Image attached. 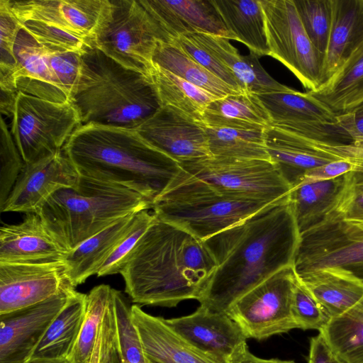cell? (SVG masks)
<instances>
[{
    "label": "cell",
    "instance_id": "41",
    "mask_svg": "<svg viewBox=\"0 0 363 363\" xmlns=\"http://www.w3.org/2000/svg\"><path fill=\"white\" fill-rule=\"evenodd\" d=\"M155 219L156 216L150 209L136 213L128 230L112 250L96 275L104 277L120 273L130 254Z\"/></svg>",
    "mask_w": 363,
    "mask_h": 363
},
{
    "label": "cell",
    "instance_id": "45",
    "mask_svg": "<svg viewBox=\"0 0 363 363\" xmlns=\"http://www.w3.org/2000/svg\"><path fill=\"white\" fill-rule=\"evenodd\" d=\"M173 42L189 57L209 72L233 87L238 92L245 93L242 91L230 69L206 48L196 39L193 33L180 35L173 39Z\"/></svg>",
    "mask_w": 363,
    "mask_h": 363
},
{
    "label": "cell",
    "instance_id": "32",
    "mask_svg": "<svg viewBox=\"0 0 363 363\" xmlns=\"http://www.w3.org/2000/svg\"><path fill=\"white\" fill-rule=\"evenodd\" d=\"M268 112L272 124L282 122L337 123L335 114L309 91H287L256 94Z\"/></svg>",
    "mask_w": 363,
    "mask_h": 363
},
{
    "label": "cell",
    "instance_id": "34",
    "mask_svg": "<svg viewBox=\"0 0 363 363\" xmlns=\"http://www.w3.org/2000/svg\"><path fill=\"white\" fill-rule=\"evenodd\" d=\"M152 65L172 72L218 98L240 94L189 57L173 40L158 44Z\"/></svg>",
    "mask_w": 363,
    "mask_h": 363
},
{
    "label": "cell",
    "instance_id": "13",
    "mask_svg": "<svg viewBox=\"0 0 363 363\" xmlns=\"http://www.w3.org/2000/svg\"><path fill=\"white\" fill-rule=\"evenodd\" d=\"M296 278L293 266L284 268L230 307L227 313L247 338L262 340L297 328L291 308Z\"/></svg>",
    "mask_w": 363,
    "mask_h": 363
},
{
    "label": "cell",
    "instance_id": "14",
    "mask_svg": "<svg viewBox=\"0 0 363 363\" xmlns=\"http://www.w3.org/2000/svg\"><path fill=\"white\" fill-rule=\"evenodd\" d=\"M69 286L62 259L0 262V315L45 301Z\"/></svg>",
    "mask_w": 363,
    "mask_h": 363
},
{
    "label": "cell",
    "instance_id": "12",
    "mask_svg": "<svg viewBox=\"0 0 363 363\" xmlns=\"http://www.w3.org/2000/svg\"><path fill=\"white\" fill-rule=\"evenodd\" d=\"M180 166L219 191L240 197L275 203L289 197L291 190L271 160L208 156Z\"/></svg>",
    "mask_w": 363,
    "mask_h": 363
},
{
    "label": "cell",
    "instance_id": "19",
    "mask_svg": "<svg viewBox=\"0 0 363 363\" xmlns=\"http://www.w3.org/2000/svg\"><path fill=\"white\" fill-rule=\"evenodd\" d=\"M166 321L193 347L223 363L247 339L227 313L212 311L202 306L191 314Z\"/></svg>",
    "mask_w": 363,
    "mask_h": 363
},
{
    "label": "cell",
    "instance_id": "4",
    "mask_svg": "<svg viewBox=\"0 0 363 363\" xmlns=\"http://www.w3.org/2000/svg\"><path fill=\"white\" fill-rule=\"evenodd\" d=\"M69 101L81 125L130 129H136L162 106L150 77L123 66L96 46L81 55Z\"/></svg>",
    "mask_w": 363,
    "mask_h": 363
},
{
    "label": "cell",
    "instance_id": "46",
    "mask_svg": "<svg viewBox=\"0 0 363 363\" xmlns=\"http://www.w3.org/2000/svg\"><path fill=\"white\" fill-rule=\"evenodd\" d=\"M291 308L297 328L318 330L320 332L330 320L298 278L294 288Z\"/></svg>",
    "mask_w": 363,
    "mask_h": 363
},
{
    "label": "cell",
    "instance_id": "5",
    "mask_svg": "<svg viewBox=\"0 0 363 363\" xmlns=\"http://www.w3.org/2000/svg\"><path fill=\"white\" fill-rule=\"evenodd\" d=\"M151 203L127 188L79 174L76 186L52 194L36 213L67 252L116 220Z\"/></svg>",
    "mask_w": 363,
    "mask_h": 363
},
{
    "label": "cell",
    "instance_id": "18",
    "mask_svg": "<svg viewBox=\"0 0 363 363\" xmlns=\"http://www.w3.org/2000/svg\"><path fill=\"white\" fill-rule=\"evenodd\" d=\"M19 22L36 21L91 40L109 7V0H4Z\"/></svg>",
    "mask_w": 363,
    "mask_h": 363
},
{
    "label": "cell",
    "instance_id": "44",
    "mask_svg": "<svg viewBox=\"0 0 363 363\" xmlns=\"http://www.w3.org/2000/svg\"><path fill=\"white\" fill-rule=\"evenodd\" d=\"M21 25L9 10L4 0H0V82L16 84L14 45Z\"/></svg>",
    "mask_w": 363,
    "mask_h": 363
},
{
    "label": "cell",
    "instance_id": "26",
    "mask_svg": "<svg viewBox=\"0 0 363 363\" xmlns=\"http://www.w3.org/2000/svg\"><path fill=\"white\" fill-rule=\"evenodd\" d=\"M193 33L206 48L230 69L244 92L260 94L290 89L272 78L262 67L255 54L240 55L229 40L223 37Z\"/></svg>",
    "mask_w": 363,
    "mask_h": 363
},
{
    "label": "cell",
    "instance_id": "36",
    "mask_svg": "<svg viewBox=\"0 0 363 363\" xmlns=\"http://www.w3.org/2000/svg\"><path fill=\"white\" fill-rule=\"evenodd\" d=\"M347 363H363V298L319 332Z\"/></svg>",
    "mask_w": 363,
    "mask_h": 363
},
{
    "label": "cell",
    "instance_id": "38",
    "mask_svg": "<svg viewBox=\"0 0 363 363\" xmlns=\"http://www.w3.org/2000/svg\"><path fill=\"white\" fill-rule=\"evenodd\" d=\"M112 289L107 284H100L86 294L84 321L76 343L67 358L69 363H89L104 317L111 301Z\"/></svg>",
    "mask_w": 363,
    "mask_h": 363
},
{
    "label": "cell",
    "instance_id": "22",
    "mask_svg": "<svg viewBox=\"0 0 363 363\" xmlns=\"http://www.w3.org/2000/svg\"><path fill=\"white\" fill-rule=\"evenodd\" d=\"M67 252L36 213H27L20 223L0 228V262L60 260Z\"/></svg>",
    "mask_w": 363,
    "mask_h": 363
},
{
    "label": "cell",
    "instance_id": "39",
    "mask_svg": "<svg viewBox=\"0 0 363 363\" xmlns=\"http://www.w3.org/2000/svg\"><path fill=\"white\" fill-rule=\"evenodd\" d=\"M116 342L121 363H149L131 317V306L124 295L112 290Z\"/></svg>",
    "mask_w": 363,
    "mask_h": 363
},
{
    "label": "cell",
    "instance_id": "11",
    "mask_svg": "<svg viewBox=\"0 0 363 363\" xmlns=\"http://www.w3.org/2000/svg\"><path fill=\"white\" fill-rule=\"evenodd\" d=\"M269 55L288 68L308 91L323 84L325 55L311 42L294 0H260Z\"/></svg>",
    "mask_w": 363,
    "mask_h": 363
},
{
    "label": "cell",
    "instance_id": "33",
    "mask_svg": "<svg viewBox=\"0 0 363 363\" xmlns=\"http://www.w3.org/2000/svg\"><path fill=\"white\" fill-rule=\"evenodd\" d=\"M335 114L341 115L363 101V46L318 90L309 91Z\"/></svg>",
    "mask_w": 363,
    "mask_h": 363
},
{
    "label": "cell",
    "instance_id": "42",
    "mask_svg": "<svg viewBox=\"0 0 363 363\" xmlns=\"http://www.w3.org/2000/svg\"><path fill=\"white\" fill-rule=\"evenodd\" d=\"M0 163L1 210L25 164L3 116L0 122Z\"/></svg>",
    "mask_w": 363,
    "mask_h": 363
},
{
    "label": "cell",
    "instance_id": "17",
    "mask_svg": "<svg viewBox=\"0 0 363 363\" xmlns=\"http://www.w3.org/2000/svg\"><path fill=\"white\" fill-rule=\"evenodd\" d=\"M79 177L77 169L62 150L25 163L0 211L37 213L56 191L76 186Z\"/></svg>",
    "mask_w": 363,
    "mask_h": 363
},
{
    "label": "cell",
    "instance_id": "51",
    "mask_svg": "<svg viewBox=\"0 0 363 363\" xmlns=\"http://www.w3.org/2000/svg\"><path fill=\"white\" fill-rule=\"evenodd\" d=\"M18 92L17 91L1 89L0 110L1 116H5L10 120L11 119Z\"/></svg>",
    "mask_w": 363,
    "mask_h": 363
},
{
    "label": "cell",
    "instance_id": "27",
    "mask_svg": "<svg viewBox=\"0 0 363 363\" xmlns=\"http://www.w3.org/2000/svg\"><path fill=\"white\" fill-rule=\"evenodd\" d=\"M202 123L206 127L242 130H264L271 118L256 94H230L213 101L206 108Z\"/></svg>",
    "mask_w": 363,
    "mask_h": 363
},
{
    "label": "cell",
    "instance_id": "30",
    "mask_svg": "<svg viewBox=\"0 0 363 363\" xmlns=\"http://www.w3.org/2000/svg\"><path fill=\"white\" fill-rule=\"evenodd\" d=\"M297 278L330 320L344 313L363 298V283L347 276L321 270Z\"/></svg>",
    "mask_w": 363,
    "mask_h": 363
},
{
    "label": "cell",
    "instance_id": "8",
    "mask_svg": "<svg viewBox=\"0 0 363 363\" xmlns=\"http://www.w3.org/2000/svg\"><path fill=\"white\" fill-rule=\"evenodd\" d=\"M109 1L94 37L95 46L123 66L151 79L152 58L156 48L173 38L139 0Z\"/></svg>",
    "mask_w": 363,
    "mask_h": 363
},
{
    "label": "cell",
    "instance_id": "21",
    "mask_svg": "<svg viewBox=\"0 0 363 363\" xmlns=\"http://www.w3.org/2000/svg\"><path fill=\"white\" fill-rule=\"evenodd\" d=\"M131 317L149 363H223L197 350L176 333L166 319L131 306Z\"/></svg>",
    "mask_w": 363,
    "mask_h": 363
},
{
    "label": "cell",
    "instance_id": "15",
    "mask_svg": "<svg viewBox=\"0 0 363 363\" xmlns=\"http://www.w3.org/2000/svg\"><path fill=\"white\" fill-rule=\"evenodd\" d=\"M74 289L67 287L45 301L0 315V363H23L33 357Z\"/></svg>",
    "mask_w": 363,
    "mask_h": 363
},
{
    "label": "cell",
    "instance_id": "47",
    "mask_svg": "<svg viewBox=\"0 0 363 363\" xmlns=\"http://www.w3.org/2000/svg\"><path fill=\"white\" fill-rule=\"evenodd\" d=\"M330 213L347 220H363V169L345 174L342 192Z\"/></svg>",
    "mask_w": 363,
    "mask_h": 363
},
{
    "label": "cell",
    "instance_id": "3",
    "mask_svg": "<svg viewBox=\"0 0 363 363\" xmlns=\"http://www.w3.org/2000/svg\"><path fill=\"white\" fill-rule=\"evenodd\" d=\"M62 151L80 175L127 188L151 204L182 169L135 129L81 125Z\"/></svg>",
    "mask_w": 363,
    "mask_h": 363
},
{
    "label": "cell",
    "instance_id": "40",
    "mask_svg": "<svg viewBox=\"0 0 363 363\" xmlns=\"http://www.w3.org/2000/svg\"><path fill=\"white\" fill-rule=\"evenodd\" d=\"M313 46L325 55L332 22V0H294Z\"/></svg>",
    "mask_w": 363,
    "mask_h": 363
},
{
    "label": "cell",
    "instance_id": "29",
    "mask_svg": "<svg viewBox=\"0 0 363 363\" xmlns=\"http://www.w3.org/2000/svg\"><path fill=\"white\" fill-rule=\"evenodd\" d=\"M345 174L291 189L289 202L300 234L322 223L333 211L342 192Z\"/></svg>",
    "mask_w": 363,
    "mask_h": 363
},
{
    "label": "cell",
    "instance_id": "52",
    "mask_svg": "<svg viewBox=\"0 0 363 363\" xmlns=\"http://www.w3.org/2000/svg\"><path fill=\"white\" fill-rule=\"evenodd\" d=\"M23 363H69L66 358H45L32 357Z\"/></svg>",
    "mask_w": 363,
    "mask_h": 363
},
{
    "label": "cell",
    "instance_id": "16",
    "mask_svg": "<svg viewBox=\"0 0 363 363\" xmlns=\"http://www.w3.org/2000/svg\"><path fill=\"white\" fill-rule=\"evenodd\" d=\"M135 130L179 164L211 156L206 126L172 106H162Z\"/></svg>",
    "mask_w": 363,
    "mask_h": 363
},
{
    "label": "cell",
    "instance_id": "20",
    "mask_svg": "<svg viewBox=\"0 0 363 363\" xmlns=\"http://www.w3.org/2000/svg\"><path fill=\"white\" fill-rule=\"evenodd\" d=\"M173 39L202 33L233 40L213 0H139Z\"/></svg>",
    "mask_w": 363,
    "mask_h": 363
},
{
    "label": "cell",
    "instance_id": "31",
    "mask_svg": "<svg viewBox=\"0 0 363 363\" xmlns=\"http://www.w3.org/2000/svg\"><path fill=\"white\" fill-rule=\"evenodd\" d=\"M86 303V294L72 289L66 304L48 328L33 357L67 359L78 338Z\"/></svg>",
    "mask_w": 363,
    "mask_h": 363
},
{
    "label": "cell",
    "instance_id": "2",
    "mask_svg": "<svg viewBox=\"0 0 363 363\" xmlns=\"http://www.w3.org/2000/svg\"><path fill=\"white\" fill-rule=\"evenodd\" d=\"M215 268L203 241L156 217L120 274L133 303L175 307L198 300Z\"/></svg>",
    "mask_w": 363,
    "mask_h": 363
},
{
    "label": "cell",
    "instance_id": "35",
    "mask_svg": "<svg viewBox=\"0 0 363 363\" xmlns=\"http://www.w3.org/2000/svg\"><path fill=\"white\" fill-rule=\"evenodd\" d=\"M150 77L162 106L176 108L201 123L206 108L218 99L207 91L155 65H152Z\"/></svg>",
    "mask_w": 363,
    "mask_h": 363
},
{
    "label": "cell",
    "instance_id": "37",
    "mask_svg": "<svg viewBox=\"0 0 363 363\" xmlns=\"http://www.w3.org/2000/svg\"><path fill=\"white\" fill-rule=\"evenodd\" d=\"M211 156L270 160L264 130L206 127Z\"/></svg>",
    "mask_w": 363,
    "mask_h": 363
},
{
    "label": "cell",
    "instance_id": "24",
    "mask_svg": "<svg viewBox=\"0 0 363 363\" xmlns=\"http://www.w3.org/2000/svg\"><path fill=\"white\" fill-rule=\"evenodd\" d=\"M363 46V0H332V22L323 84Z\"/></svg>",
    "mask_w": 363,
    "mask_h": 363
},
{
    "label": "cell",
    "instance_id": "6",
    "mask_svg": "<svg viewBox=\"0 0 363 363\" xmlns=\"http://www.w3.org/2000/svg\"><path fill=\"white\" fill-rule=\"evenodd\" d=\"M271 203L223 193L182 169L151 210L157 219L204 241Z\"/></svg>",
    "mask_w": 363,
    "mask_h": 363
},
{
    "label": "cell",
    "instance_id": "7",
    "mask_svg": "<svg viewBox=\"0 0 363 363\" xmlns=\"http://www.w3.org/2000/svg\"><path fill=\"white\" fill-rule=\"evenodd\" d=\"M264 133L269 159L291 189L311 169L363 156V141H355L339 120L272 123Z\"/></svg>",
    "mask_w": 363,
    "mask_h": 363
},
{
    "label": "cell",
    "instance_id": "23",
    "mask_svg": "<svg viewBox=\"0 0 363 363\" xmlns=\"http://www.w3.org/2000/svg\"><path fill=\"white\" fill-rule=\"evenodd\" d=\"M14 55L18 91L52 102L69 101L56 81L48 49L22 27L14 45Z\"/></svg>",
    "mask_w": 363,
    "mask_h": 363
},
{
    "label": "cell",
    "instance_id": "1",
    "mask_svg": "<svg viewBox=\"0 0 363 363\" xmlns=\"http://www.w3.org/2000/svg\"><path fill=\"white\" fill-rule=\"evenodd\" d=\"M299 239L289 196L203 241L216 268L197 300L200 306L227 313L247 291L293 266Z\"/></svg>",
    "mask_w": 363,
    "mask_h": 363
},
{
    "label": "cell",
    "instance_id": "25",
    "mask_svg": "<svg viewBox=\"0 0 363 363\" xmlns=\"http://www.w3.org/2000/svg\"><path fill=\"white\" fill-rule=\"evenodd\" d=\"M135 213L122 218L67 252L63 258L66 277L75 288L99 269L130 226Z\"/></svg>",
    "mask_w": 363,
    "mask_h": 363
},
{
    "label": "cell",
    "instance_id": "48",
    "mask_svg": "<svg viewBox=\"0 0 363 363\" xmlns=\"http://www.w3.org/2000/svg\"><path fill=\"white\" fill-rule=\"evenodd\" d=\"M308 363H347L330 347L324 337L319 334L311 339Z\"/></svg>",
    "mask_w": 363,
    "mask_h": 363
},
{
    "label": "cell",
    "instance_id": "50",
    "mask_svg": "<svg viewBox=\"0 0 363 363\" xmlns=\"http://www.w3.org/2000/svg\"><path fill=\"white\" fill-rule=\"evenodd\" d=\"M225 363H295L291 360L278 359H262L252 354L246 342L240 345Z\"/></svg>",
    "mask_w": 363,
    "mask_h": 363
},
{
    "label": "cell",
    "instance_id": "28",
    "mask_svg": "<svg viewBox=\"0 0 363 363\" xmlns=\"http://www.w3.org/2000/svg\"><path fill=\"white\" fill-rule=\"evenodd\" d=\"M233 40L258 57L269 55L265 18L260 0H213Z\"/></svg>",
    "mask_w": 363,
    "mask_h": 363
},
{
    "label": "cell",
    "instance_id": "49",
    "mask_svg": "<svg viewBox=\"0 0 363 363\" xmlns=\"http://www.w3.org/2000/svg\"><path fill=\"white\" fill-rule=\"evenodd\" d=\"M337 117L355 141H363V101L352 111L337 115Z\"/></svg>",
    "mask_w": 363,
    "mask_h": 363
},
{
    "label": "cell",
    "instance_id": "9",
    "mask_svg": "<svg viewBox=\"0 0 363 363\" xmlns=\"http://www.w3.org/2000/svg\"><path fill=\"white\" fill-rule=\"evenodd\" d=\"M293 268L297 277L328 270L363 283V220L329 213L300 234Z\"/></svg>",
    "mask_w": 363,
    "mask_h": 363
},
{
    "label": "cell",
    "instance_id": "10",
    "mask_svg": "<svg viewBox=\"0 0 363 363\" xmlns=\"http://www.w3.org/2000/svg\"><path fill=\"white\" fill-rule=\"evenodd\" d=\"M80 125L70 101L52 102L18 92L10 130L24 163L62 151Z\"/></svg>",
    "mask_w": 363,
    "mask_h": 363
},
{
    "label": "cell",
    "instance_id": "43",
    "mask_svg": "<svg viewBox=\"0 0 363 363\" xmlns=\"http://www.w3.org/2000/svg\"><path fill=\"white\" fill-rule=\"evenodd\" d=\"M20 23L40 44L48 48L82 54L88 48L95 46L91 40L79 37L42 22L26 21Z\"/></svg>",
    "mask_w": 363,
    "mask_h": 363
}]
</instances>
